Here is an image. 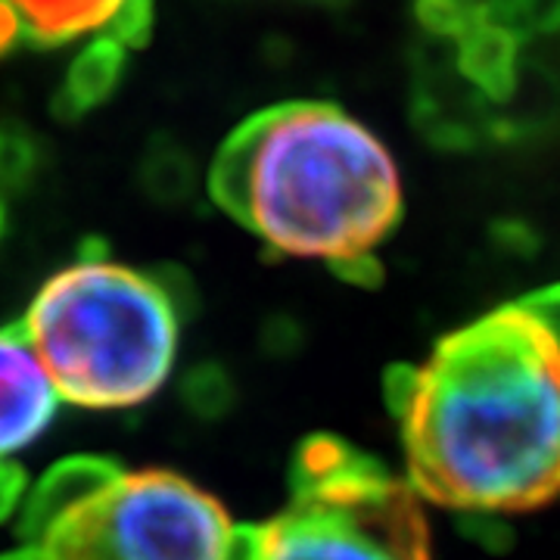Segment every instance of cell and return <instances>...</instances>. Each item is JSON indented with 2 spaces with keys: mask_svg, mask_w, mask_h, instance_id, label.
Wrapping results in <instances>:
<instances>
[{
  "mask_svg": "<svg viewBox=\"0 0 560 560\" xmlns=\"http://www.w3.org/2000/svg\"><path fill=\"white\" fill-rule=\"evenodd\" d=\"M411 489L460 514L560 495V283L504 302L386 381Z\"/></svg>",
  "mask_w": 560,
  "mask_h": 560,
  "instance_id": "cell-1",
  "label": "cell"
},
{
  "mask_svg": "<svg viewBox=\"0 0 560 560\" xmlns=\"http://www.w3.org/2000/svg\"><path fill=\"white\" fill-rule=\"evenodd\" d=\"M209 194L268 249L374 275L401 219L399 168L368 125L324 101L268 106L237 125L209 172Z\"/></svg>",
  "mask_w": 560,
  "mask_h": 560,
  "instance_id": "cell-2",
  "label": "cell"
},
{
  "mask_svg": "<svg viewBox=\"0 0 560 560\" xmlns=\"http://www.w3.org/2000/svg\"><path fill=\"white\" fill-rule=\"evenodd\" d=\"M20 330L60 399L135 408L175 368L180 302L156 275L88 256L40 287Z\"/></svg>",
  "mask_w": 560,
  "mask_h": 560,
  "instance_id": "cell-3",
  "label": "cell"
},
{
  "mask_svg": "<svg viewBox=\"0 0 560 560\" xmlns=\"http://www.w3.org/2000/svg\"><path fill=\"white\" fill-rule=\"evenodd\" d=\"M290 486L280 514L249 523L246 560H430L420 495L359 448L302 442Z\"/></svg>",
  "mask_w": 560,
  "mask_h": 560,
  "instance_id": "cell-4",
  "label": "cell"
},
{
  "mask_svg": "<svg viewBox=\"0 0 560 560\" xmlns=\"http://www.w3.org/2000/svg\"><path fill=\"white\" fill-rule=\"evenodd\" d=\"M35 560H246L249 523L172 470H121L22 526Z\"/></svg>",
  "mask_w": 560,
  "mask_h": 560,
  "instance_id": "cell-5",
  "label": "cell"
},
{
  "mask_svg": "<svg viewBox=\"0 0 560 560\" xmlns=\"http://www.w3.org/2000/svg\"><path fill=\"white\" fill-rule=\"evenodd\" d=\"M60 393L20 327L0 330V460L28 448L54 423Z\"/></svg>",
  "mask_w": 560,
  "mask_h": 560,
  "instance_id": "cell-6",
  "label": "cell"
},
{
  "mask_svg": "<svg viewBox=\"0 0 560 560\" xmlns=\"http://www.w3.org/2000/svg\"><path fill=\"white\" fill-rule=\"evenodd\" d=\"M455 69L486 101L508 103L521 75V38L489 16L477 20L455 44Z\"/></svg>",
  "mask_w": 560,
  "mask_h": 560,
  "instance_id": "cell-7",
  "label": "cell"
},
{
  "mask_svg": "<svg viewBox=\"0 0 560 560\" xmlns=\"http://www.w3.org/2000/svg\"><path fill=\"white\" fill-rule=\"evenodd\" d=\"M125 66H128L125 44L109 35L91 40L66 72V81L54 97V116L62 121H75L103 106L119 91Z\"/></svg>",
  "mask_w": 560,
  "mask_h": 560,
  "instance_id": "cell-8",
  "label": "cell"
},
{
  "mask_svg": "<svg viewBox=\"0 0 560 560\" xmlns=\"http://www.w3.org/2000/svg\"><path fill=\"white\" fill-rule=\"evenodd\" d=\"M25 35L38 44H66L88 32L109 28L125 0H10Z\"/></svg>",
  "mask_w": 560,
  "mask_h": 560,
  "instance_id": "cell-9",
  "label": "cell"
},
{
  "mask_svg": "<svg viewBox=\"0 0 560 560\" xmlns=\"http://www.w3.org/2000/svg\"><path fill=\"white\" fill-rule=\"evenodd\" d=\"M140 184L153 202L184 206L197 190V162L178 140L153 138L140 162Z\"/></svg>",
  "mask_w": 560,
  "mask_h": 560,
  "instance_id": "cell-10",
  "label": "cell"
},
{
  "mask_svg": "<svg viewBox=\"0 0 560 560\" xmlns=\"http://www.w3.org/2000/svg\"><path fill=\"white\" fill-rule=\"evenodd\" d=\"M180 396L197 418L215 420L234 405V383L219 364H200L184 377Z\"/></svg>",
  "mask_w": 560,
  "mask_h": 560,
  "instance_id": "cell-11",
  "label": "cell"
},
{
  "mask_svg": "<svg viewBox=\"0 0 560 560\" xmlns=\"http://www.w3.org/2000/svg\"><path fill=\"white\" fill-rule=\"evenodd\" d=\"M40 143L20 125H0V187L22 190L38 175Z\"/></svg>",
  "mask_w": 560,
  "mask_h": 560,
  "instance_id": "cell-12",
  "label": "cell"
},
{
  "mask_svg": "<svg viewBox=\"0 0 560 560\" xmlns=\"http://www.w3.org/2000/svg\"><path fill=\"white\" fill-rule=\"evenodd\" d=\"M415 10H418L420 25L430 32V38L452 40V44H455L474 22L486 16L482 7H474V3H467V0H418Z\"/></svg>",
  "mask_w": 560,
  "mask_h": 560,
  "instance_id": "cell-13",
  "label": "cell"
},
{
  "mask_svg": "<svg viewBox=\"0 0 560 560\" xmlns=\"http://www.w3.org/2000/svg\"><path fill=\"white\" fill-rule=\"evenodd\" d=\"M153 32V0H125L116 20L109 22V38L125 44L128 50L143 47Z\"/></svg>",
  "mask_w": 560,
  "mask_h": 560,
  "instance_id": "cell-14",
  "label": "cell"
},
{
  "mask_svg": "<svg viewBox=\"0 0 560 560\" xmlns=\"http://www.w3.org/2000/svg\"><path fill=\"white\" fill-rule=\"evenodd\" d=\"M25 489H28V480L20 464L0 460V523L16 511V504L25 499Z\"/></svg>",
  "mask_w": 560,
  "mask_h": 560,
  "instance_id": "cell-15",
  "label": "cell"
},
{
  "mask_svg": "<svg viewBox=\"0 0 560 560\" xmlns=\"http://www.w3.org/2000/svg\"><path fill=\"white\" fill-rule=\"evenodd\" d=\"M25 35V25H22L20 13L10 0H0V57L10 54Z\"/></svg>",
  "mask_w": 560,
  "mask_h": 560,
  "instance_id": "cell-16",
  "label": "cell"
},
{
  "mask_svg": "<svg viewBox=\"0 0 560 560\" xmlns=\"http://www.w3.org/2000/svg\"><path fill=\"white\" fill-rule=\"evenodd\" d=\"M467 3H474V7H482V10H489V7H495V3H504V0H467Z\"/></svg>",
  "mask_w": 560,
  "mask_h": 560,
  "instance_id": "cell-17",
  "label": "cell"
},
{
  "mask_svg": "<svg viewBox=\"0 0 560 560\" xmlns=\"http://www.w3.org/2000/svg\"><path fill=\"white\" fill-rule=\"evenodd\" d=\"M3 234H7V209H3V202H0V241H3Z\"/></svg>",
  "mask_w": 560,
  "mask_h": 560,
  "instance_id": "cell-18",
  "label": "cell"
}]
</instances>
